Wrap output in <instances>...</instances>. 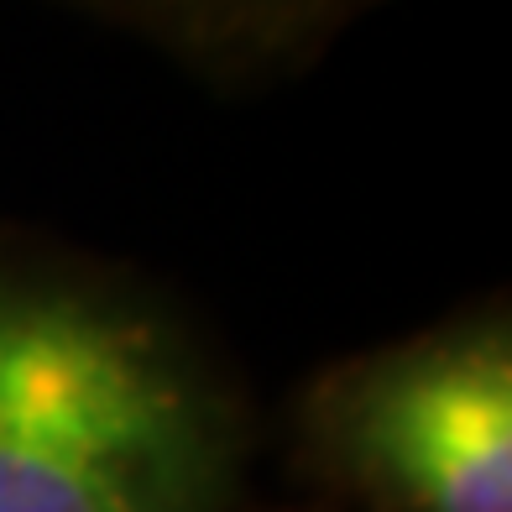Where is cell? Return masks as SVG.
<instances>
[{
	"instance_id": "cell-1",
	"label": "cell",
	"mask_w": 512,
	"mask_h": 512,
	"mask_svg": "<svg viewBox=\"0 0 512 512\" xmlns=\"http://www.w3.org/2000/svg\"><path fill=\"white\" fill-rule=\"evenodd\" d=\"M236 392L105 272L0 246V512H225Z\"/></svg>"
},
{
	"instance_id": "cell-2",
	"label": "cell",
	"mask_w": 512,
	"mask_h": 512,
	"mask_svg": "<svg viewBox=\"0 0 512 512\" xmlns=\"http://www.w3.org/2000/svg\"><path fill=\"white\" fill-rule=\"evenodd\" d=\"M309 465L371 512H512V324L476 304L330 366L304 392Z\"/></svg>"
},
{
	"instance_id": "cell-3",
	"label": "cell",
	"mask_w": 512,
	"mask_h": 512,
	"mask_svg": "<svg viewBox=\"0 0 512 512\" xmlns=\"http://www.w3.org/2000/svg\"><path fill=\"white\" fill-rule=\"evenodd\" d=\"M110 21L157 37L215 74L277 68L293 53H314L345 16L371 0H79Z\"/></svg>"
}]
</instances>
